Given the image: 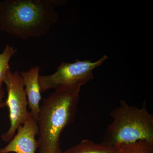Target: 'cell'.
I'll return each mask as SVG.
<instances>
[{"instance_id": "5b68a950", "label": "cell", "mask_w": 153, "mask_h": 153, "mask_svg": "<svg viewBox=\"0 0 153 153\" xmlns=\"http://www.w3.org/2000/svg\"><path fill=\"white\" fill-rule=\"evenodd\" d=\"M4 82L7 86V97L5 102L8 107L10 127L7 131L1 135L2 140L9 142L16 134L17 129L24 124L30 115L27 110L28 101L23 78L19 71L12 72L10 69Z\"/></svg>"}, {"instance_id": "277c9868", "label": "cell", "mask_w": 153, "mask_h": 153, "mask_svg": "<svg viewBox=\"0 0 153 153\" xmlns=\"http://www.w3.org/2000/svg\"><path fill=\"white\" fill-rule=\"evenodd\" d=\"M107 58L104 55L95 62L76 59L74 63L63 62L53 74L39 75L41 92L52 88L55 91H80L82 85L93 79L94 69L102 65Z\"/></svg>"}, {"instance_id": "52a82bcc", "label": "cell", "mask_w": 153, "mask_h": 153, "mask_svg": "<svg viewBox=\"0 0 153 153\" xmlns=\"http://www.w3.org/2000/svg\"><path fill=\"white\" fill-rule=\"evenodd\" d=\"M39 72L40 68L36 66L27 71L20 72L25 87L28 105L31 110L30 112L36 120L40 110V102L42 99L38 81Z\"/></svg>"}, {"instance_id": "7c38bea8", "label": "cell", "mask_w": 153, "mask_h": 153, "mask_svg": "<svg viewBox=\"0 0 153 153\" xmlns=\"http://www.w3.org/2000/svg\"><path fill=\"white\" fill-rule=\"evenodd\" d=\"M62 152H61V150L59 149L58 150V151H57V152H55V153H62Z\"/></svg>"}, {"instance_id": "7a4b0ae2", "label": "cell", "mask_w": 153, "mask_h": 153, "mask_svg": "<svg viewBox=\"0 0 153 153\" xmlns=\"http://www.w3.org/2000/svg\"><path fill=\"white\" fill-rule=\"evenodd\" d=\"M79 93L75 91H55L44 99L37 119L39 153H55L60 149V135L74 120Z\"/></svg>"}, {"instance_id": "3957f363", "label": "cell", "mask_w": 153, "mask_h": 153, "mask_svg": "<svg viewBox=\"0 0 153 153\" xmlns=\"http://www.w3.org/2000/svg\"><path fill=\"white\" fill-rule=\"evenodd\" d=\"M110 116L113 120L108 126L102 143L118 148L140 140L153 142V115L146 101L139 108L121 100Z\"/></svg>"}, {"instance_id": "8992f818", "label": "cell", "mask_w": 153, "mask_h": 153, "mask_svg": "<svg viewBox=\"0 0 153 153\" xmlns=\"http://www.w3.org/2000/svg\"><path fill=\"white\" fill-rule=\"evenodd\" d=\"M18 132L0 153H36L38 149L36 136L38 134L37 120L30 112L25 123L17 129Z\"/></svg>"}, {"instance_id": "30bf717a", "label": "cell", "mask_w": 153, "mask_h": 153, "mask_svg": "<svg viewBox=\"0 0 153 153\" xmlns=\"http://www.w3.org/2000/svg\"><path fill=\"white\" fill-rule=\"evenodd\" d=\"M17 49L7 45L1 53H0V89L2 88L3 83L7 72L10 68L9 62Z\"/></svg>"}, {"instance_id": "8fae6325", "label": "cell", "mask_w": 153, "mask_h": 153, "mask_svg": "<svg viewBox=\"0 0 153 153\" xmlns=\"http://www.w3.org/2000/svg\"><path fill=\"white\" fill-rule=\"evenodd\" d=\"M5 96V93L3 88L0 89V108H4L6 106L5 102L3 101Z\"/></svg>"}, {"instance_id": "6da1fadb", "label": "cell", "mask_w": 153, "mask_h": 153, "mask_svg": "<svg viewBox=\"0 0 153 153\" xmlns=\"http://www.w3.org/2000/svg\"><path fill=\"white\" fill-rule=\"evenodd\" d=\"M65 1L0 0V30L23 40L49 33L59 19L55 7Z\"/></svg>"}, {"instance_id": "9c48e42d", "label": "cell", "mask_w": 153, "mask_h": 153, "mask_svg": "<svg viewBox=\"0 0 153 153\" xmlns=\"http://www.w3.org/2000/svg\"><path fill=\"white\" fill-rule=\"evenodd\" d=\"M117 153H153V142L140 140L118 148Z\"/></svg>"}, {"instance_id": "ba28073f", "label": "cell", "mask_w": 153, "mask_h": 153, "mask_svg": "<svg viewBox=\"0 0 153 153\" xmlns=\"http://www.w3.org/2000/svg\"><path fill=\"white\" fill-rule=\"evenodd\" d=\"M117 149L118 148L102 142L96 143L90 140H84L62 153H117Z\"/></svg>"}]
</instances>
